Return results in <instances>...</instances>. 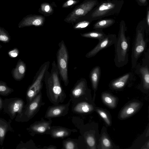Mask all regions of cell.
<instances>
[{"label":"cell","mask_w":149,"mask_h":149,"mask_svg":"<svg viewBox=\"0 0 149 149\" xmlns=\"http://www.w3.org/2000/svg\"><path fill=\"white\" fill-rule=\"evenodd\" d=\"M44 81L47 96L50 102L54 105L63 103L66 95L61 84L59 72L55 61L52 63L50 72L48 70L46 72Z\"/></svg>","instance_id":"6da1fadb"},{"label":"cell","mask_w":149,"mask_h":149,"mask_svg":"<svg viewBox=\"0 0 149 149\" xmlns=\"http://www.w3.org/2000/svg\"><path fill=\"white\" fill-rule=\"evenodd\" d=\"M126 23L124 20L120 21L118 37L115 43V64L118 68L123 67L128 62L129 52L130 46V38L127 36Z\"/></svg>","instance_id":"7a4b0ae2"},{"label":"cell","mask_w":149,"mask_h":149,"mask_svg":"<svg viewBox=\"0 0 149 149\" xmlns=\"http://www.w3.org/2000/svg\"><path fill=\"white\" fill-rule=\"evenodd\" d=\"M124 3L123 0H105L99 2L88 13L87 20L91 22L118 14Z\"/></svg>","instance_id":"3957f363"},{"label":"cell","mask_w":149,"mask_h":149,"mask_svg":"<svg viewBox=\"0 0 149 149\" xmlns=\"http://www.w3.org/2000/svg\"><path fill=\"white\" fill-rule=\"evenodd\" d=\"M147 33V26L146 21L142 20L137 24L136 29L134 42L131 54L132 68H134L137 61L146 50L147 40L145 37V33Z\"/></svg>","instance_id":"277c9868"},{"label":"cell","mask_w":149,"mask_h":149,"mask_svg":"<svg viewBox=\"0 0 149 149\" xmlns=\"http://www.w3.org/2000/svg\"><path fill=\"white\" fill-rule=\"evenodd\" d=\"M50 63L49 61L44 62L41 65L36 73L32 84L27 90L26 94L27 103L30 102L41 92L45 75L49 69Z\"/></svg>","instance_id":"5b68a950"},{"label":"cell","mask_w":149,"mask_h":149,"mask_svg":"<svg viewBox=\"0 0 149 149\" xmlns=\"http://www.w3.org/2000/svg\"><path fill=\"white\" fill-rule=\"evenodd\" d=\"M59 48L57 52V65L61 79L64 85L67 86L69 80L68 73L69 59L68 52L64 41L62 40L58 44Z\"/></svg>","instance_id":"8992f818"},{"label":"cell","mask_w":149,"mask_h":149,"mask_svg":"<svg viewBox=\"0 0 149 149\" xmlns=\"http://www.w3.org/2000/svg\"><path fill=\"white\" fill-rule=\"evenodd\" d=\"M42 94L40 92L30 102L26 103L21 114L15 117L17 122H27L32 119L39 111L42 104Z\"/></svg>","instance_id":"52a82bcc"},{"label":"cell","mask_w":149,"mask_h":149,"mask_svg":"<svg viewBox=\"0 0 149 149\" xmlns=\"http://www.w3.org/2000/svg\"><path fill=\"white\" fill-rule=\"evenodd\" d=\"M97 0H85L75 8L66 17L64 21L68 23L75 22L80 17L88 14L99 3Z\"/></svg>","instance_id":"ba28073f"},{"label":"cell","mask_w":149,"mask_h":149,"mask_svg":"<svg viewBox=\"0 0 149 149\" xmlns=\"http://www.w3.org/2000/svg\"><path fill=\"white\" fill-rule=\"evenodd\" d=\"M24 100L19 97L6 98L3 100V109L11 120L20 115L25 107Z\"/></svg>","instance_id":"9c48e42d"},{"label":"cell","mask_w":149,"mask_h":149,"mask_svg":"<svg viewBox=\"0 0 149 149\" xmlns=\"http://www.w3.org/2000/svg\"><path fill=\"white\" fill-rule=\"evenodd\" d=\"M135 72L139 75L142 86L145 90L149 89V49L145 53L141 63L137 64Z\"/></svg>","instance_id":"30bf717a"},{"label":"cell","mask_w":149,"mask_h":149,"mask_svg":"<svg viewBox=\"0 0 149 149\" xmlns=\"http://www.w3.org/2000/svg\"><path fill=\"white\" fill-rule=\"evenodd\" d=\"M117 36L115 34L106 35L103 39L99 41L98 43L93 49L86 54V57L90 58L94 56L100 51L114 45Z\"/></svg>","instance_id":"8fae6325"},{"label":"cell","mask_w":149,"mask_h":149,"mask_svg":"<svg viewBox=\"0 0 149 149\" xmlns=\"http://www.w3.org/2000/svg\"><path fill=\"white\" fill-rule=\"evenodd\" d=\"M87 89L86 79L82 78L78 80L71 91V100L74 104L79 102L80 99L86 94Z\"/></svg>","instance_id":"7c38bea8"},{"label":"cell","mask_w":149,"mask_h":149,"mask_svg":"<svg viewBox=\"0 0 149 149\" xmlns=\"http://www.w3.org/2000/svg\"><path fill=\"white\" fill-rule=\"evenodd\" d=\"M52 120L51 119L48 121L45 120L42 118L40 121H36L26 128L31 135L35 134H48L51 127Z\"/></svg>","instance_id":"4fadbf2b"},{"label":"cell","mask_w":149,"mask_h":149,"mask_svg":"<svg viewBox=\"0 0 149 149\" xmlns=\"http://www.w3.org/2000/svg\"><path fill=\"white\" fill-rule=\"evenodd\" d=\"M70 101L71 100L65 104L54 105L49 107L46 111L45 117L49 119L66 115L68 112Z\"/></svg>","instance_id":"5bb4252c"},{"label":"cell","mask_w":149,"mask_h":149,"mask_svg":"<svg viewBox=\"0 0 149 149\" xmlns=\"http://www.w3.org/2000/svg\"><path fill=\"white\" fill-rule=\"evenodd\" d=\"M45 21L44 16L39 15H29L23 17L19 22V28L35 26H40L43 25Z\"/></svg>","instance_id":"9a60e30c"},{"label":"cell","mask_w":149,"mask_h":149,"mask_svg":"<svg viewBox=\"0 0 149 149\" xmlns=\"http://www.w3.org/2000/svg\"><path fill=\"white\" fill-rule=\"evenodd\" d=\"M141 104L137 102L129 103L124 107L120 112L119 117L121 119L127 118L135 113L140 108Z\"/></svg>","instance_id":"2e32d148"},{"label":"cell","mask_w":149,"mask_h":149,"mask_svg":"<svg viewBox=\"0 0 149 149\" xmlns=\"http://www.w3.org/2000/svg\"><path fill=\"white\" fill-rule=\"evenodd\" d=\"M26 70V64L21 59H19L15 68L11 71V74L13 78L17 81L22 80L25 75Z\"/></svg>","instance_id":"e0dca14e"},{"label":"cell","mask_w":149,"mask_h":149,"mask_svg":"<svg viewBox=\"0 0 149 149\" xmlns=\"http://www.w3.org/2000/svg\"><path fill=\"white\" fill-rule=\"evenodd\" d=\"M75 130L61 126H51L48 134L54 138H62L69 136L72 132Z\"/></svg>","instance_id":"ac0fdd59"},{"label":"cell","mask_w":149,"mask_h":149,"mask_svg":"<svg viewBox=\"0 0 149 149\" xmlns=\"http://www.w3.org/2000/svg\"><path fill=\"white\" fill-rule=\"evenodd\" d=\"M132 77L133 75L131 72L127 73L112 80L110 82V86L115 89H121L125 86Z\"/></svg>","instance_id":"d6986e66"},{"label":"cell","mask_w":149,"mask_h":149,"mask_svg":"<svg viewBox=\"0 0 149 149\" xmlns=\"http://www.w3.org/2000/svg\"><path fill=\"white\" fill-rule=\"evenodd\" d=\"M11 120L8 121L2 118H0V145L2 146L6 135L9 132H14V130L11 125Z\"/></svg>","instance_id":"ffe728a7"},{"label":"cell","mask_w":149,"mask_h":149,"mask_svg":"<svg viewBox=\"0 0 149 149\" xmlns=\"http://www.w3.org/2000/svg\"><path fill=\"white\" fill-rule=\"evenodd\" d=\"M101 74V68L99 66L94 67L90 72L89 77L92 88L95 91H96L97 89Z\"/></svg>","instance_id":"44dd1931"},{"label":"cell","mask_w":149,"mask_h":149,"mask_svg":"<svg viewBox=\"0 0 149 149\" xmlns=\"http://www.w3.org/2000/svg\"><path fill=\"white\" fill-rule=\"evenodd\" d=\"M75 104L72 110L74 112L76 113H86L91 112L94 110L93 106L86 102H79Z\"/></svg>","instance_id":"7402d4cb"},{"label":"cell","mask_w":149,"mask_h":149,"mask_svg":"<svg viewBox=\"0 0 149 149\" xmlns=\"http://www.w3.org/2000/svg\"><path fill=\"white\" fill-rule=\"evenodd\" d=\"M80 34L83 37L96 39L98 41L103 39L107 35L103 31L102 29H95L94 31Z\"/></svg>","instance_id":"603a6c76"},{"label":"cell","mask_w":149,"mask_h":149,"mask_svg":"<svg viewBox=\"0 0 149 149\" xmlns=\"http://www.w3.org/2000/svg\"><path fill=\"white\" fill-rule=\"evenodd\" d=\"M115 22V20L113 19H102L96 22L93 25L94 29H102L111 26Z\"/></svg>","instance_id":"cb8c5ba5"},{"label":"cell","mask_w":149,"mask_h":149,"mask_svg":"<svg viewBox=\"0 0 149 149\" xmlns=\"http://www.w3.org/2000/svg\"><path fill=\"white\" fill-rule=\"evenodd\" d=\"M102 98L104 103L110 108L116 107L117 101L116 97L109 93H104L102 94Z\"/></svg>","instance_id":"d4e9b609"},{"label":"cell","mask_w":149,"mask_h":149,"mask_svg":"<svg viewBox=\"0 0 149 149\" xmlns=\"http://www.w3.org/2000/svg\"><path fill=\"white\" fill-rule=\"evenodd\" d=\"M14 91V90L9 87L5 82L0 81V95L6 96Z\"/></svg>","instance_id":"484cf974"},{"label":"cell","mask_w":149,"mask_h":149,"mask_svg":"<svg viewBox=\"0 0 149 149\" xmlns=\"http://www.w3.org/2000/svg\"><path fill=\"white\" fill-rule=\"evenodd\" d=\"M40 13L45 15L48 16L52 14L53 13V9L51 5L48 3H42L40 8Z\"/></svg>","instance_id":"4316f807"},{"label":"cell","mask_w":149,"mask_h":149,"mask_svg":"<svg viewBox=\"0 0 149 149\" xmlns=\"http://www.w3.org/2000/svg\"><path fill=\"white\" fill-rule=\"evenodd\" d=\"M10 40V36L8 32L0 26V41L6 43L9 42Z\"/></svg>","instance_id":"83f0119b"},{"label":"cell","mask_w":149,"mask_h":149,"mask_svg":"<svg viewBox=\"0 0 149 149\" xmlns=\"http://www.w3.org/2000/svg\"><path fill=\"white\" fill-rule=\"evenodd\" d=\"M101 145L102 149H110L112 148L110 140L105 134L102 135L101 137Z\"/></svg>","instance_id":"f1b7e54d"},{"label":"cell","mask_w":149,"mask_h":149,"mask_svg":"<svg viewBox=\"0 0 149 149\" xmlns=\"http://www.w3.org/2000/svg\"><path fill=\"white\" fill-rule=\"evenodd\" d=\"M63 148L66 149H77L78 148L77 144L73 140L69 139L63 142Z\"/></svg>","instance_id":"f546056e"},{"label":"cell","mask_w":149,"mask_h":149,"mask_svg":"<svg viewBox=\"0 0 149 149\" xmlns=\"http://www.w3.org/2000/svg\"><path fill=\"white\" fill-rule=\"evenodd\" d=\"M34 145L32 141L30 140L26 143H23L22 141L17 146L16 149H33Z\"/></svg>","instance_id":"4dcf8cb0"},{"label":"cell","mask_w":149,"mask_h":149,"mask_svg":"<svg viewBox=\"0 0 149 149\" xmlns=\"http://www.w3.org/2000/svg\"><path fill=\"white\" fill-rule=\"evenodd\" d=\"M86 141L90 148H96L95 140L93 135L88 134L86 137Z\"/></svg>","instance_id":"1f68e13d"},{"label":"cell","mask_w":149,"mask_h":149,"mask_svg":"<svg viewBox=\"0 0 149 149\" xmlns=\"http://www.w3.org/2000/svg\"><path fill=\"white\" fill-rule=\"evenodd\" d=\"M90 24V21L85 20L75 24L73 28L75 29H82L88 27Z\"/></svg>","instance_id":"d6a6232c"},{"label":"cell","mask_w":149,"mask_h":149,"mask_svg":"<svg viewBox=\"0 0 149 149\" xmlns=\"http://www.w3.org/2000/svg\"><path fill=\"white\" fill-rule=\"evenodd\" d=\"M96 111L107 124L110 126L111 125L110 120L107 113L104 111L99 109H96Z\"/></svg>","instance_id":"836d02e7"},{"label":"cell","mask_w":149,"mask_h":149,"mask_svg":"<svg viewBox=\"0 0 149 149\" xmlns=\"http://www.w3.org/2000/svg\"><path fill=\"white\" fill-rule=\"evenodd\" d=\"M19 52L17 48L15 47L10 50L8 52L9 56L11 58L17 57L19 54Z\"/></svg>","instance_id":"e575fe53"},{"label":"cell","mask_w":149,"mask_h":149,"mask_svg":"<svg viewBox=\"0 0 149 149\" xmlns=\"http://www.w3.org/2000/svg\"><path fill=\"white\" fill-rule=\"evenodd\" d=\"M79 2V1L78 0H68L63 4L62 7L63 8H68L77 4Z\"/></svg>","instance_id":"d590c367"},{"label":"cell","mask_w":149,"mask_h":149,"mask_svg":"<svg viewBox=\"0 0 149 149\" xmlns=\"http://www.w3.org/2000/svg\"><path fill=\"white\" fill-rule=\"evenodd\" d=\"M146 22L147 24V31L148 33V32L149 27V8L148 7L147 9Z\"/></svg>","instance_id":"8d00e7d4"},{"label":"cell","mask_w":149,"mask_h":149,"mask_svg":"<svg viewBox=\"0 0 149 149\" xmlns=\"http://www.w3.org/2000/svg\"><path fill=\"white\" fill-rule=\"evenodd\" d=\"M138 4L141 6H146L148 4V0H136Z\"/></svg>","instance_id":"74e56055"},{"label":"cell","mask_w":149,"mask_h":149,"mask_svg":"<svg viewBox=\"0 0 149 149\" xmlns=\"http://www.w3.org/2000/svg\"><path fill=\"white\" fill-rule=\"evenodd\" d=\"M3 100L0 97V111L3 109Z\"/></svg>","instance_id":"f35d334b"},{"label":"cell","mask_w":149,"mask_h":149,"mask_svg":"<svg viewBox=\"0 0 149 149\" xmlns=\"http://www.w3.org/2000/svg\"><path fill=\"white\" fill-rule=\"evenodd\" d=\"M44 149H56V148L53 146L50 145V146H48V147H46L45 148L44 147L43 148Z\"/></svg>","instance_id":"ab89813d"},{"label":"cell","mask_w":149,"mask_h":149,"mask_svg":"<svg viewBox=\"0 0 149 149\" xmlns=\"http://www.w3.org/2000/svg\"><path fill=\"white\" fill-rule=\"evenodd\" d=\"M2 47V46L1 45H0V49H1Z\"/></svg>","instance_id":"60d3db41"}]
</instances>
